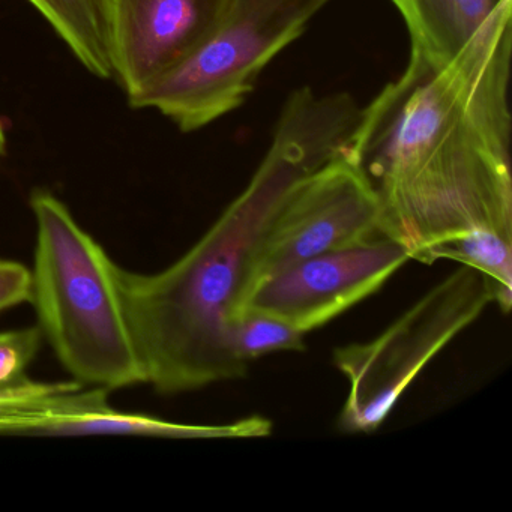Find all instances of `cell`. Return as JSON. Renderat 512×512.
I'll return each instance as SVG.
<instances>
[{"instance_id":"1","label":"cell","mask_w":512,"mask_h":512,"mask_svg":"<svg viewBox=\"0 0 512 512\" xmlns=\"http://www.w3.org/2000/svg\"><path fill=\"white\" fill-rule=\"evenodd\" d=\"M512 0L443 64H409L361 109L341 152L379 199L382 236L433 265L476 233L512 238Z\"/></svg>"},{"instance_id":"2","label":"cell","mask_w":512,"mask_h":512,"mask_svg":"<svg viewBox=\"0 0 512 512\" xmlns=\"http://www.w3.org/2000/svg\"><path fill=\"white\" fill-rule=\"evenodd\" d=\"M359 115L346 92L296 89L253 178L191 250L157 274L119 268L125 317L155 391L182 394L247 376L230 328L260 244L293 190L338 154Z\"/></svg>"},{"instance_id":"3","label":"cell","mask_w":512,"mask_h":512,"mask_svg":"<svg viewBox=\"0 0 512 512\" xmlns=\"http://www.w3.org/2000/svg\"><path fill=\"white\" fill-rule=\"evenodd\" d=\"M37 223L31 302L65 370L83 385L113 391L145 383L119 290V266L64 202L35 190Z\"/></svg>"},{"instance_id":"4","label":"cell","mask_w":512,"mask_h":512,"mask_svg":"<svg viewBox=\"0 0 512 512\" xmlns=\"http://www.w3.org/2000/svg\"><path fill=\"white\" fill-rule=\"evenodd\" d=\"M332 0H232L211 34L181 65L128 97L184 133L238 110L257 77Z\"/></svg>"},{"instance_id":"5","label":"cell","mask_w":512,"mask_h":512,"mask_svg":"<svg viewBox=\"0 0 512 512\" xmlns=\"http://www.w3.org/2000/svg\"><path fill=\"white\" fill-rule=\"evenodd\" d=\"M490 304L481 272L463 265L373 340L337 347L332 361L349 383L340 430L376 431L418 374Z\"/></svg>"},{"instance_id":"6","label":"cell","mask_w":512,"mask_h":512,"mask_svg":"<svg viewBox=\"0 0 512 512\" xmlns=\"http://www.w3.org/2000/svg\"><path fill=\"white\" fill-rule=\"evenodd\" d=\"M380 238L379 199L362 170L340 149L293 190L275 215L248 290L302 260Z\"/></svg>"},{"instance_id":"7","label":"cell","mask_w":512,"mask_h":512,"mask_svg":"<svg viewBox=\"0 0 512 512\" xmlns=\"http://www.w3.org/2000/svg\"><path fill=\"white\" fill-rule=\"evenodd\" d=\"M409 260L403 247L386 238L320 254L254 284L235 316L260 311L308 334L374 295Z\"/></svg>"},{"instance_id":"8","label":"cell","mask_w":512,"mask_h":512,"mask_svg":"<svg viewBox=\"0 0 512 512\" xmlns=\"http://www.w3.org/2000/svg\"><path fill=\"white\" fill-rule=\"evenodd\" d=\"M232 0H107L113 79L127 97L181 65Z\"/></svg>"},{"instance_id":"9","label":"cell","mask_w":512,"mask_h":512,"mask_svg":"<svg viewBox=\"0 0 512 512\" xmlns=\"http://www.w3.org/2000/svg\"><path fill=\"white\" fill-rule=\"evenodd\" d=\"M107 391L95 389L89 400L70 409L43 413L11 434L26 436H146L164 439H256L272 433V422L250 416L223 425H187L151 416L131 415L107 404Z\"/></svg>"},{"instance_id":"10","label":"cell","mask_w":512,"mask_h":512,"mask_svg":"<svg viewBox=\"0 0 512 512\" xmlns=\"http://www.w3.org/2000/svg\"><path fill=\"white\" fill-rule=\"evenodd\" d=\"M406 23L410 50L443 64L454 58L502 0H389Z\"/></svg>"},{"instance_id":"11","label":"cell","mask_w":512,"mask_h":512,"mask_svg":"<svg viewBox=\"0 0 512 512\" xmlns=\"http://www.w3.org/2000/svg\"><path fill=\"white\" fill-rule=\"evenodd\" d=\"M77 61L98 79H113L107 0H28Z\"/></svg>"},{"instance_id":"12","label":"cell","mask_w":512,"mask_h":512,"mask_svg":"<svg viewBox=\"0 0 512 512\" xmlns=\"http://www.w3.org/2000/svg\"><path fill=\"white\" fill-rule=\"evenodd\" d=\"M304 332L280 317L245 310L233 317L230 341L235 355L245 364L274 352L305 350Z\"/></svg>"},{"instance_id":"13","label":"cell","mask_w":512,"mask_h":512,"mask_svg":"<svg viewBox=\"0 0 512 512\" xmlns=\"http://www.w3.org/2000/svg\"><path fill=\"white\" fill-rule=\"evenodd\" d=\"M40 326L0 332V394L28 382L25 374L40 352Z\"/></svg>"},{"instance_id":"14","label":"cell","mask_w":512,"mask_h":512,"mask_svg":"<svg viewBox=\"0 0 512 512\" xmlns=\"http://www.w3.org/2000/svg\"><path fill=\"white\" fill-rule=\"evenodd\" d=\"M31 269L14 260H0V313L31 302Z\"/></svg>"},{"instance_id":"15","label":"cell","mask_w":512,"mask_h":512,"mask_svg":"<svg viewBox=\"0 0 512 512\" xmlns=\"http://www.w3.org/2000/svg\"><path fill=\"white\" fill-rule=\"evenodd\" d=\"M7 154V134H5L4 124L0 121V158Z\"/></svg>"}]
</instances>
